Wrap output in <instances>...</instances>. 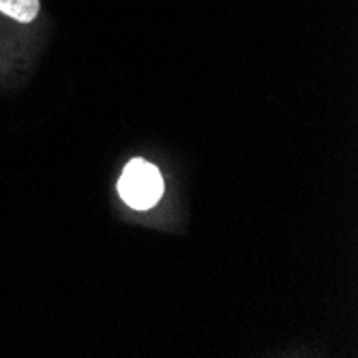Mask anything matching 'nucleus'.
<instances>
[{
  "label": "nucleus",
  "mask_w": 358,
  "mask_h": 358,
  "mask_svg": "<svg viewBox=\"0 0 358 358\" xmlns=\"http://www.w3.org/2000/svg\"><path fill=\"white\" fill-rule=\"evenodd\" d=\"M118 191L127 206H131L136 210H148L164 195V178H161L159 170L150 166L148 161L134 159L129 161L120 176Z\"/></svg>",
  "instance_id": "obj_1"
},
{
  "label": "nucleus",
  "mask_w": 358,
  "mask_h": 358,
  "mask_svg": "<svg viewBox=\"0 0 358 358\" xmlns=\"http://www.w3.org/2000/svg\"><path fill=\"white\" fill-rule=\"evenodd\" d=\"M39 7V0H0V11L22 24L37 20Z\"/></svg>",
  "instance_id": "obj_2"
}]
</instances>
